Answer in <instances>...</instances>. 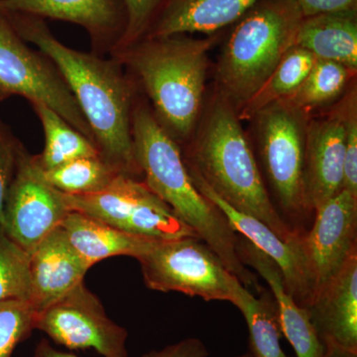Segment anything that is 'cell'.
<instances>
[{
	"mask_svg": "<svg viewBox=\"0 0 357 357\" xmlns=\"http://www.w3.org/2000/svg\"><path fill=\"white\" fill-rule=\"evenodd\" d=\"M344 102L345 154L342 190L357 197V100L356 89L347 91Z\"/></svg>",
	"mask_w": 357,
	"mask_h": 357,
	"instance_id": "cell-29",
	"label": "cell"
},
{
	"mask_svg": "<svg viewBox=\"0 0 357 357\" xmlns=\"http://www.w3.org/2000/svg\"><path fill=\"white\" fill-rule=\"evenodd\" d=\"M33 357H79L70 352L58 351L52 347L50 342L46 340H42L35 349Z\"/></svg>",
	"mask_w": 357,
	"mask_h": 357,
	"instance_id": "cell-34",
	"label": "cell"
},
{
	"mask_svg": "<svg viewBox=\"0 0 357 357\" xmlns=\"http://www.w3.org/2000/svg\"><path fill=\"white\" fill-rule=\"evenodd\" d=\"M201 117L181 148L185 168L198 174L225 203L261 220L284 241L295 238L270 199L236 110L217 93Z\"/></svg>",
	"mask_w": 357,
	"mask_h": 357,
	"instance_id": "cell-4",
	"label": "cell"
},
{
	"mask_svg": "<svg viewBox=\"0 0 357 357\" xmlns=\"http://www.w3.org/2000/svg\"><path fill=\"white\" fill-rule=\"evenodd\" d=\"M163 1L164 0H122L128 13V25L123 37L114 50L123 48L143 38Z\"/></svg>",
	"mask_w": 357,
	"mask_h": 357,
	"instance_id": "cell-31",
	"label": "cell"
},
{
	"mask_svg": "<svg viewBox=\"0 0 357 357\" xmlns=\"http://www.w3.org/2000/svg\"><path fill=\"white\" fill-rule=\"evenodd\" d=\"M1 13L21 38L57 66L91 126L102 158L122 175L143 181L134 152L132 112L139 89L132 77L114 59L66 46L43 18Z\"/></svg>",
	"mask_w": 357,
	"mask_h": 357,
	"instance_id": "cell-1",
	"label": "cell"
},
{
	"mask_svg": "<svg viewBox=\"0 0 357 357\" xmlns=\"http://www.w3.org/2000/svg\"><path fill=\"white\" fill-rule=\"evenodd\" d=\"M70 243L89 267L114 256L137 258L153 239L133 236L86 213L70 211L60 225Z\"/></svg>",
	"mask_w": 357,
	"mask_h": 357,
	"instance_id": "cell-20",
	"label": "cell"
},
{
	"mask_svg": "<svg viewBox=\"0 0 357 357\" xmlns=\"http://www.w3.org/2000/svg\"><path fill=\"white\" fill-rule=\"evenodd\" d=\"M302 20L294 0H260L236 21L215 70L217 93L236 112L295 46Z\"/></svg>",
	"mask_w": 357,
	"mask_h": 357,
	"instance_id": "cell-5",
	"label": "cell"
},
{
	"mask_svg": "<svg viewBox=\"0 0 357 357\" xmlns=\"http://www.w3.org/2000/svg\"><path fill=\"white\" fill-rule=\"evenodd\" d=\"M324 345H325V351L323 357H357V351L344 349L340 345L331 344V342Z\"/></svg>",
	"mask_w": 357,
	"mask_h": 357,
	"instance_id": "cell-35",
	"label": "cell"
},
{
	"mask_svg": "<svg viewBox=\"0 0 357 357\" xmlns=\"http://www.w3.org/2000/svg\"><path fill=\"white\" fill-rule=\"evenodd\" d=\"M0 10L82 26L88 32L93 53L100 56L109 55L128 25L122 0H0Z\"/></svg>",
	"mask_w": 357,
	"mask_h": 357,
	"instance_id": "cell-14",
	"label": "cell"
},
{
	"mask_svg": "<svg viewBox=\"0 0 357 357\" xmlns=\"http://www.w3.org/2000/svg\"><path fill=\"white\" fill-rule=\"evenodd\" d=\"M328 114L307 119L304 199L314 211L342 190L345 154L344 102Z\"/></svg>",
	"mask_w": 357,
	"mask_h": 357,
	"instance_id": "cell-13",
	"label": "cell"
},
{
	"mask_svg": "<svg viewBox=\"0 0 357 357\" xmlns=\"http://www.w3.org/2000/svg\"><path fill=\"white\" fill-rule=\"evenodd\" d=\"M35 330L69 349H95L103 357H128V332L107 316L100 299L83 283L36 312Z\"/></svg>",
	"mask_w": 357,
	"mask_h": 357,
	"instance_id": "cell-11",
	"label": "cell"
},
{
	"mask_svg": "<svg viewBox=\"0 0 357 357\" xmlns=\"http://www.w3.org/2000/svg\"><path fill=\"white\" fill-rule=\"evenodd\" d=\"M234 357H252L250 356V354L249 352H246V354H241V356H237Z\"/></svg>",
	"mask_w": 357,
	"mask_h": 357,
	"instance_id": "cell-36",
	"label": "cell"
},
{
	"mask_svg": "<svg viewBox=\"0 0 357 357\" xmlns=\"http://www.w3.org/2000/svg\"><path fill=\"white\" fill-rule=\"evenodd\" d=\"M42 174L54 189L65 195L95 194L122 175L100 156L72 160L50 170H42Z\"/></svg>",
	"mask_w": 357,
	"mask_h": 357,
	"instance_id": "cell-26",
	"label": "cell"
},
{
	"mask_svg": "<svg viewBox=\"0 0 357 357\" xmlns=\"http://www.w3.org/2000/svg\"><path fill=\"white\" fill-rule=\"evenodd\" d=\"M188 173L197 190L222 211L232 229L239 236L245 237L278 265L288 292L293 296L299 306L306 309L311 303L312 294L296 246L297 236L289 243L284 241L261 220L241 213L222 201L211 191L198 174L190 170H188Z\"/></svg>",
	"mask_w": 357,
	"mask_h": 357,
	"instance_id": "cell-15",
	"label": "cell"
},
{
	"mask_svg": "<svg viewBox=\"0 0 357 357\" xmlns=\"http://www.w3.org/2000/svg\"><path fill=\"white\" fill-rule=\"evenodd\" d=\"M206 344L196 337L185 338L176 344L167 345L159 351H151L141 357H208Z\"/></svg>",
	"mask_w": 357,
	"mask_h": 357,
	"instance_id": "cell-32",
	"label": "cell"
},
{
	"mask_svg": "<svg viewBox=\"0 0 357 357\" xmlns=\"http://www.w3.org/2000/svg\"><path fill=\"white\" fill-rule=\"evenodd\" d=\"M132 138L143 182L217 253L244 287L261 292L257 275L237 253L239 234L222 211L192 184L181 147L161 128L149 102L139 93L133 107Z\"/></svg>",
	"mask_w": 357,
	"mask_h": 357,
	"instance_id": "cell-2",
	"label": "cell"
},
{
	"mask_svg": "<svg viewBox=\"0 0 357 357\" xmlns=\"http://www.w3.org/2000/svg\"><path fill=\"white\" fill-rule=\"evenodd\" d=\"M31 105L41 121L45 134L43 152L34 156L42 170H50L83 157L100 156L96 145L57 112L42 103H31Z\"/></svg>",
	"mask_w": 357,
	"mask_h": 357,
	"instance_id": "cell-23",
	"label": "cell"
},
{
	"mask_svg": "<svg viewBox=\"0 0 357 357\" xmlns=\"http://www.w3.org/2000/svg\"><path fill=\"white\" fill-rule=\"evenodd\" d=\"M69 211L62 192L45 180L34 156L23 147L4 206L7 236L30 255Z\"/></svg>",
	"mask_w": 357,
	"mask_h": 357,
	"instance_id": "cell-12",
	"label": "cell"
},
{
	"mask_svg": "<svg viewBox=\"0 0 357 357\" xmlns=\"http://www.w3.org/2000/svg\"><path fill=\"white\" fill-rule=\"evenodd\" d=\"M31 300L30 255L0 227V302Z\"/></svg>",
	"mask_w": 357,
	"mask_h": 357,
	"instance_id": "cell-27",
	"label": "cell"
},
{
	"mask_svg": "<svg viewBox=\"0 0 357 357\" xmlns=\"http://www.w3.org/2000/svg\"><path fill=\"white\" fill-rule=\"evenodd\" d=\"M317 60L318 59L309 51L300 47H292L261 88L237 112L239 119H251L268 105L289 98L306 79Z\"/></svg>",
	"mask_w": 357,
	"mask_h": 357,
	"instance_id": "cell-24",
	"label": "cell"
},
{
	"mask_svg": "<svg viewBox=\"0 0 357 357\" xmlns=\"http://www.w3.org/2000/svg\"><path fill=\"white\" fill-rule=\"evenodd\" d=\"M36 310L29 301L0 302V357H11L14 349L35 330Z\"/></svg>",
	"mask_w": 357,
	"mask_h": 357,
	"instance_id": "cell-28",
	"label": "cell"
},
{
	"mask_svg": "<svg viewBox=\"0 0 357 357\" xmlns=\"http://www.w3.org/2000/svg\"><path fill=\"white\" fill-rule=\"evenodd\" d=\"M260 0H164L144 37L215 34L234 24Z\"/></svg>",
	"mask_w": 357,
	"mask_h": 357,
	"instance_id": "cell-19",
	"label": "cell"
},
{
	"mask_svg": "<svg viewBox=\"0 0 357 357\" xmlns=\"http://www.w3.org/2000/svg\"><path fill=\"white\" fill-rule=\"evenodd\" d=\"M356 74V70L347 66L318 59L299 88L282 100L307 115L345 95Z\"/></svg>",
	"mask_w": 357,
	"mask_h": 357,
	"instance_id": "cell-25",
	"label": "cell"
},
{
	"mask_svg": "<svg viewBox=\"0 0 357 357\" xmlns=\"http://www.w3.org/2000/svg\"><path fill=\"white\" fill-rule=\"evenodd\" d=\"M89 269L64 230L57 227L30 252V303L42 311L83 283Z\"/></svg>",
	"mask_w": 357,
	"mask_h": 357,
	"instance_id": "cell-16",
	"label": "cell"
},
{
	"mask_svg": "<svg viewBox=\"0 0 357 357\" xmlns=\"http://www.w3.org/2000/svg\"><path fill=\"white\" fill-rule=\"evenodd\" d=\"M147 288L234 304L241 282L199 237L155 241L138 256Z\"/></svg>",
	"mask_w": 357,
	"mask_h": 357,
	"instance_id": "cell-7",
	"label": "cell"
},
{
	"mask_svg": "<svg viewBox=\"0 0 357 357\" xmlns=\"http://www.w3.org/2000/svg\"><path fill=\"white\" fill-rule=\"evenodd\" d=\"M69 211L86 213L112 227L153 241L198 237L143 181L119 175L102 191L65 195Z\"/></svg>",
	"mask_w": 357,
	"mask_h": 357,
	"instance_id": "cell-9",
	"label": "cell"
},
{
	"mask_svg": "<svg viewBox=\"0 0 357 357\" xmlns=\"http://www.w3.org/2000/svg\"><path fill=\"white\" fill-rule=\"evenodd\" d=\"M218 39V34L143 37L109 53L143 89L155 119L178 146L192 137L201 119L208 53Z\"/></svg>",
	"mask_w": 357,
	"mask_h": 357,
	"instance_id": "cell-3",
	"label": "cell"
},
{
	"mask_svg": "<svg viewBox=\"0 0 357 357\" xmlns=\"http://www.w3.org/2000/svg\"><path fill=\"white\" fill-rule=\"evenodd\" d=\"M303 17L317 14L357 10V0H294Z\"/></svg>",
	"mask_w": 357,
	"mask_h": 357,
	"instance_id": "cell-33",
	"label": "cell"
},
{
	"mask_svg": "<svg viewBox=\"0 0 357 357\" xmlns=\"http://www.w3.org/2000/svg\"><path fill=\"white\" fill-rule=\"evenodd\" d=\"M306 309L324 344L357 351V253Z\"/></svg>",
	"mask_w": 357,
	"mask_h": 357,
	"instance_id": "cell-18",
	"label": "cell"
},
{
	"mask_svg": "<svg viewBox=\"0 0 357 357\" xmlns=\"http://www.w3.org/2000/svg\"><path fill=\"white\" fill-rule=\"evenodd\" d=\"M296 246L312 303L357 253V197L342 190L319 206L310 229L296 237Z\"/></svg>",
	"mask_w": 357,
	"mask_h": 357,
	"instance_id": "cell-10",
	"label": "cell"
},
{
	"mask_svg": "<svg viewBox=\"0 0 357 357\" xmlns=\"http://www.w3.org/2000/svg\"><path fill=\"white\" fill-rule=\"evenodd\" d=\"M295 46L319 60L333 61L357 69V10L303 17Z\"/></svg>",
	"mask_w": 357,
	"mask_h": 357,
	"instance_id": "cell-21",
	"label": "cell"
},
{
	"mask_svg": "<svg viewBox=\"0 0 357 357\" xmlns=\"http://www.w3.org/2000/svg\"><path fill=\"white\" fill-rule=\"evenodd\" d=\"M256 161L268 195L284 223L295 236L306 232L314 215L304 199L307 117L285 100L268 105L252 117Z\"/></svg>",
	"mask_w": 357,
	"mask_h": 357,
	"instance_id": "cell-6",
	"label": "cell"
},
{
	"mask_svg": "<svg viewBox=\"0 0 357 357\" xmlns=\"http://www.w3.org/2000/svg\"><path fill=\"white\" fill-rule=\"evenodd\" d=\"M237 253L246 267L252 268L269 286L278 309L281 332L297 357H323L325 345L310 319L309 312L298 305L286 288L280 268L245 237L239 236Z\"/></svg>",
	"mask_w": 357,
	"mask_h": 357,
	"instance_id": "cell-17",
	"label": "cell"
},
{
	"mask_svg": "<svg viewBox=\"0 0 357 357\" xmlns=\"http://www.w3.org/2000/svg\"><path fill=\"white\" fill-rule=\"evenodd\" d=\"M24 145L0 119V227H3L4 206L13 182L18 160Z\"/></svg>",
	"mask_w": 357,
	"mask_h": 357,
	"instance_id": "cell-30",
	"label": "cell"
},
{
	"mask_svg": "<svg viewBox=\"0 0 357 357\" xmlns=\"http://www.w3.org/2000/svg\"><path fill=\"white\" fill-rule=\"evenodd\" d=\"M11 96H22L30 105H47L96 145L91 126L57 66L28 47L0 11V102Z\"/></svg>",
	"mask_w": 357,
	"mask_h": 357,
	"instance_id": "cell-8",
	"label": "cell"
},
{
	"mask_svg": "<svg viewBox=\"0 0 357 357\" xmlns=\"http://www.w3.org/2000/svg\"><path fill=\"white\" fill-rule=\"evenodd\" d=\"M259 294L256 298L241 284L234 304L248 324V352L252 357H287L280 344L281 326L273 295L265 290Z\"/></svg>",
	"mask_w": 357,
	"mask_h": 357,
	"instance_id": "cell-22",
	"label": "cell"
}]
</instances>
